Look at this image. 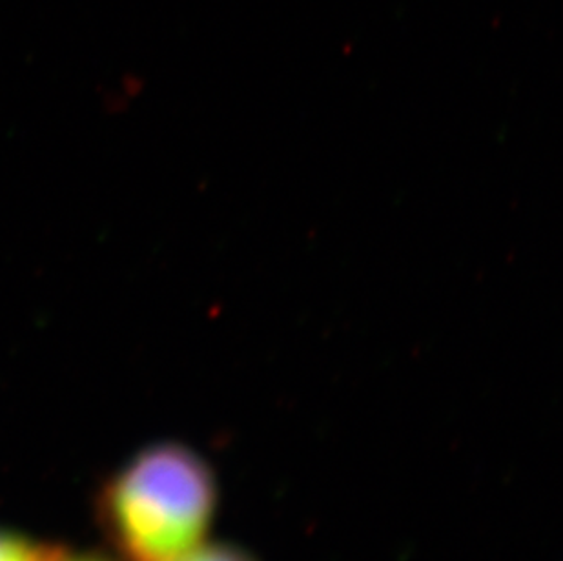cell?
Here are the masks:
<instances>
[{
    "instance_id": "obj_3",
    "label": "cell",
    "mask_w": 563,
    "mask_h": 561,
    "mask_svg": "<svg viewBox=\"0 0 563 561\" xmlns=\"http://www.w3.org/2000/svg\"><path fill=\"white\" fill-rule=\"evenodd\" d=\"M176 561H257L251 552L234 543L205 541L202 546Z\"/></svg>"
},
{
    "instance_id": "obj_1",
    "label": "cell",
    "mask_w": 563,
    "mask_h": 561,
    "mask_svg": "<svg viewBox=\"0 0 563 561\" xmlns=\"http://www.w3.org/2000/svg\"><path fill=\"white\" fill-rule=\"evenodd\" d=\"M212 466L176 441L144 447L97 491V527L119 561H176L202 546L218 513Z\"/></svg>"
},
{
    "instance_id": "obj_4",
    "label": "cell",
    "mask_w": 563,
    "mask_h": 561,
    "mask_svg": "<svg viewBox=\"0 0 563 561\" xmlns=\"http://www.w3.org/2000/svg\"><path fill=\"white\" fill-rule=\"evenodd\" d=\"M63 561H119L115 557L104 554V552H82V554H71L68 552V557L64 558Z\"/></svg>"
},
{
    "instance_id": "obj_2",
    "label": "cell",
    "mask_w": 563,
    "mask_h": 561,
    "mask_svg": "<svg viewBox=\"0 0 563 561\" xmlns=\"http://www.w3.org/2000/svg\"><path fill=\"white\" fill-rule=\"evenodd\" d=\"M68 552L54 541L37 540L19 530L0 527V561H63Z\"/></svg>"
}]
</instances>
